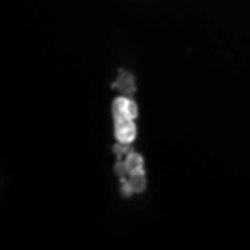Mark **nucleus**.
Returning <instances> with one entry per match:
<instances>
[{
    "instance_id": "obj_1",
    "label": "nucleus",
    "mask_w": 250,
    "mask_h": 250,
    "mask_svg": "<svg viewBox=\"0 0 250 250\" xmlns=\"http://www.w3.org/2000/svg\"><path fill=\"white\" fill-rule=\"evenodd\" d=\"M113 116L116 138L121 143H131L136 136L134 120L138 116V108L132 100L126 98H118L113 103Z\"/></svg>"
}]
</instances>
